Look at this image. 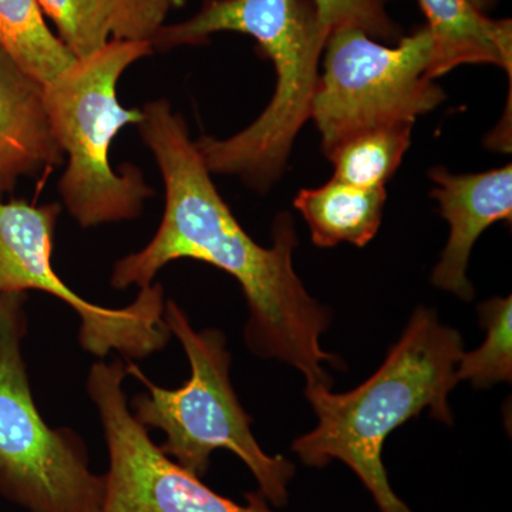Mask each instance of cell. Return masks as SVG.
Here are the masks:
<instances>
[{
	"label": "cell",
	"instance_id": "8",
	"mask_svg": "<svg viewBox=\"0 0 512 512\" xmlns=\"http://www.w3.org/2000/svg\"><path fill=\"white\" fill-rule=\"evenodd\" d=\"M60 214L57 202L35 205L0 197V295L40 291L66 303L79 316L80 345L100 359L111 352L146 359L163 350L171 338L163 286L141 288L124 308H104L77 295L56 274L52 256Z\"/></svg>",
	"mask_w": 512,
	"mask_h": 512
},
{
	"label": "cell",
	"instance_id": "12",
	"mask_svg": "<svg viewBox=\"0 0 512 512\" xmlns=\"http://www.w3.org/2000/svg\"><path fill=\"white\" fill-rule=\"evenodd\" d=\"M43 15L76 59L93 55L111 40H147L163 28L165 0H37Z\"/></svg>",
	"mask_w": 512,
	"mask_h": 512
},
{
	"label": "cell",
	"instance_id": "13",
	"mask_svg": "<svg viewBox=\"0 0 512 512\" xmlns=\"http://www.w3.org/2000/svg\"><path fill=\"white\" fill-rule=\"evenodd\" d=\"M434 40L431 77L463 64H494L511 76L512 22L478 12L468 0H419Z\"/></svg>",
	"mask_w": 512,
	"mask_h": 512
},
{
	"label": "cell",
	"instance_id": "14",
	"mask_svg": "<svg viewBox=\"0 0 512 512\" xmlns=\"http://www.w3.org/2000/svg\"><path fill=\"white\" fill-rule=\"evenodd\" d=\"M386 190L362 188L332 180L318 188H305L296 195V210L311 229L312 242L332 248L342 242L365 247L382 224Z\"/></svg>",
	"mask_w": 512,
	"mask_h": 512
},
{
	"label": "cell",
	"instance_id": "20",
	"mask_svg": "<svg viewBox=\"0 0 512 512\" xmlns=\"http://www.w3.org/2000/svg\"><path fill=\"white\" fill-rule=\"evenodd\" d=\"M171 8H183L187 0H165Z\"/></svg>",
	"mask_w": 512,
	"mask_h": 512
},
{
	"label": "cell",
	"instance_id": "6",
	"mask_svg": "<svg viewBox=\"0 0 512 512\" xmlns=\"http://www.w3.org/2000/svg\"><path fill=\"white\" fill-rule=\"evenodd\" d=\"M28 293L0 295V495L28 512H100L104 476L79 434L52 429L30 389L22 342Z\"/></svg>",
	"mask_w": 512,
	"mask_h": 512
},
{
	"label": "cell",
	"instance_id": "3",
	"mask_svg": "<svg viewBox=\"0 0 512 512\" xmlns=\"http://www.w3.org/2000/svg\"><path fill=\"white\" fill-rule=\"evenodd\" d=\"M221 32L254 37L259 52L274 64L275 93L241 133L224 140L201 137L197 146L211 174L237 175L266 192L284 173L295 138L311 119L330 30L313 0H204L197 15L158 30L151 45L200 46Z\"/></svg>",
	"mask_w": 512,
	"mask_h": 512
},
{
	"label": "cell",
	"instance_id": "5",
	"mask_svg": "<svg viewBox=\"0 0 512 512\" xmlns=\"http://www.w3.org/2000/svg\"><path fill=\"white\" fill-rule=\"evenodd\" d=\"M164 316L171 336L180 340L190 360L191 377L180 389H164L128 363V375L147 387V393L131 400L134 419L147 430L163 431L161 451L198 478L207 474L215 450L232 451L254 474L266 501L282 507L288 501L295 466L285 457L268 456L252 434V419L239 403L229 377L232 357L224 333L195 330L174 301L165 303Z\"/></svg>",
	"mask_w": 512,
	"mask_h": 512
},
{
	"label": "cell",
	"instance_id": "17",
	"mask_svg": "<svg viewBox=\"0 0 512 512\" xmlns=\"http://www.w3.org/2000/svg\"><path fill=\"white\" fill-rule=\"evenodd\" d=\"M481 323L487 329L483 345L474 352H464L458 360L454 379L487 389L495 383L512 379V298H493L480 306Z\"/></svg>",
	"mask_w": 512,
	"mask_h": 512
},
{
	"label": "cell",
	"instance_id": "15",
	"mask_svg": "<svg viewBox=\"0 0 512 512\" xmlns=\"http://www.w3.org/2000/svg\"><path fill=\"white\" fill-rule=\"evenodd\" d=\"M0 49L43 86L76 62L37 0H0Z\"/></svg>",
	"mask_w": 512,
	"mask_h": 512
},
{
	"label": "cell",
	"instance_id": "2",
	"mask_svg": "<svg viewBox=\"0 0 512 512\" xmlns=\"http://www.w3.org/2000/svg\"><path fill=\"white\" fill-rule=\"evenodd\" d=\"M456 329L441 325L433 309L417 308L402 338L375 375L348 393L306 386L318 426L293 441L308 467L340 460L352 468L382 512H413L394 493L383 466L384 441L397 427L429 407L433 417L453 423L448 394L456 387L463 356Z\"/></svg>",
	"mask_w": 512,
	"mask_h": 512
},
{
	"label": "cell",
	"instance_id": "7",
	"mask_svg": "<svg viewBox=\"0 0 512 512\" xmlns=\"http://www.w3.org/2000/svg\"><path fill=\"white\" fill-rule=\"evenodd\" d=\"M434 40L429 28L386 46L355 28L333 29L323 50V73L313 96L315 121L326 157L370 128L416 123L443 103L431 77Z\"/></svg>",
	"mask_w": 512,
	"mask_h": 512
},
{
	"label": "cell",
	"instance_id": "11",
	"mask_svg": "<svg viewBox=\"0 0 512 512\" xmlns=\"http://www.w3.org/2000/svg\"><path fill=\"white\" fill-rule=\"evenodd\" d=\"M47 111L45 86L0 49V197L20 178L63 163Z\"/></svg>",
	"mask_w": 512,
	"mask_h": 512
},
{
	"label": "cell",
	"instance_id": "16",
	"mask_svg": "<svg viewBox=\"0 0 512 512\" xmlns=\"http://www.w3.org/2000/svg\"><path fill=\"white\" fill-rule=\"evenodd\" d=\"M414 124L370 128L339 144L328 158L335 180L362 188H384L412 143Z\"/></svg>",
	"mask_w": 512,
	"mask_h": 512
},
{
	"label": "cell",
	"instance_id": "9",
	"mask_svg": "<svg viewBox=\"0 0 512 512\" xmlns=\"http://www.w3.org/2000/svg\"><path fill=\"white\" fill-rule=\"evenodd\" d=\"M127 375L126 363L117 359L94 363L87 377L109 450L100 512H274L261 493L235 503L165 456L128 407Z\"/></svg>",
	"mask_w": 512,
	"mask_h": 512
},
{
	"label": "cell",
	"instance_id": "4",
	"mask_svg": "<svg viewBox=\"0 0 512 512\" xmlns=\"http://www.w3.org/2000/svg\"><path fill=\"white\" fill-rule=\"evenodd\" d=\"M147 40H111L45 84L47 111L66 170L59 192L80 227L136 220L154 190L140 168L110 164V147L126 126H138L143 110L121 106L117 86L131 64L153 55Z\"/></svg>",
	"mask_w": 512,
	"mask_h": 512
},
{
	"label": "cell",
	"instance_id": "18",
	"mask_svg": "<svg viewBox=\"0 0 512 512\" xmlns=\"http://www.w3.org/2000/svg\"><path fill=\"white\" fill-rule=\"evenodd\" d=\"M393 0H313L320 20L330 32L339 28L363 30L372 39L397 42L402 37L399 25L387 12Z\"/></svg>",
	"mask_w": 512,
	"mask_h": 512
},
{
	"label": "cell",
	"instance_id": "10",
	"mask_svg": "<svg viewBox=\"0 0 512 512\" xmlns=\"http://www.w3.org/2000/svg\"><path fill=\"white\" fill-rule=\"evenodd\" d=\"M429 175L436 185L431 197L439 202L441 215L450 225L446 248L431 279L437 288L470 301L474 288L467 279V265L474 244L494 222L512 218V167L461 175L437 167Z\"/></svg>",
	"mask_w": 512,
	"mask_h": 512
},
{
	"label": "cell",
	"instance_id": "1",
	"mask_svg": "<svg viewBox=\"0 0 512 512\" xmlns=\"http://www.w3.org/2000/svg\"><path fill=\"white\" fill-rule=\"evenodd\" d=\"M141 110L138 131L164 181L163 220L146 247L114 264L111 286L146 288L164 266L180 259L215 266L234 276L247 298L244 336L249 350L295 367L306 386L330 387L323 363L339 366L338 357L319 343L330 315L293 269L298 237L291 215L276 218L271 248L256 244L212 183L183 116L165 99L148 101Z\"/></svg>",
	"mask_w": 512,
	"mask_h": 512
},
{
	"label": "cell",
	"instance_id": "19",
	"mask_svg": "<svg viewBox=\"0 0 512 512\" xmlns=\"http://www.w3.org/2000/svg\"><path fill=\"white\" fill-rule=\"evenodd\" d=\"M481 13H487L488 10L497 5L498 0H468Z\"/></svg>",
	"mask_w": 512,
	"mask_h": 512
}]
</instances>
